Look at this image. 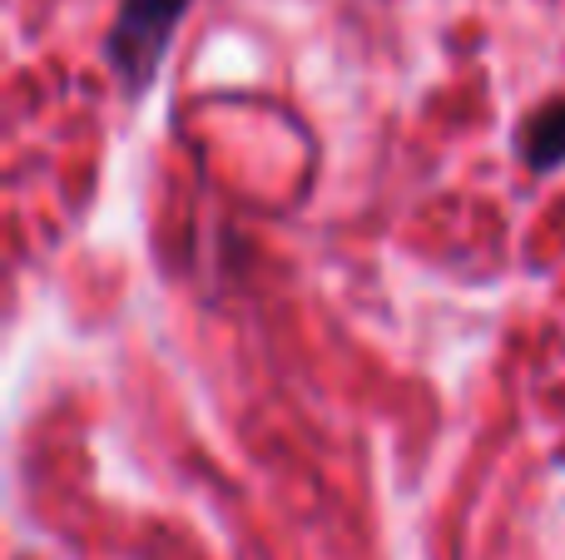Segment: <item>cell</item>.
I'll use <instances>...</instances> for the list:
<instances>
[{
    "instance_id": "obj_1",
    "label": "cell",
    "mask_w": 565,
    "mask_h": 560,
    "mask_svg": "<svg viewBox=\"0 0 565 560\" xmlns=\"http://www.w3.org/2000/svg\"><path fill=\"white\" fill-rule=\"evenodd\" d=\"M189 6L194 0H119L115 6V20L105 30V65L129 105H139L154 89Z\"/></svg>"
},
{
    "instance_id": "obj_2",
    "label": "cell",
    "mask_w": 565,
    "mask_h": 560,
    "mask_svg": "<svg viewBox=\"0 0 565 560\" xmlns=\"http://www.w3.org/2000/svg\"><path fill=\"white\" fill-rule=\"evenodd\" d=\"M516 154L531 174H551L565 164V95L536 105L516 129Z\"/></svg>"
}]
</instances>
